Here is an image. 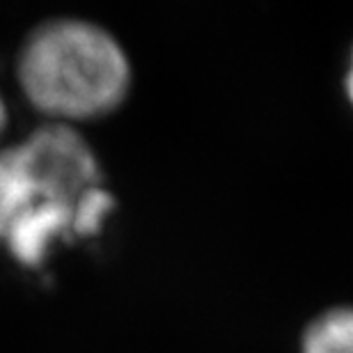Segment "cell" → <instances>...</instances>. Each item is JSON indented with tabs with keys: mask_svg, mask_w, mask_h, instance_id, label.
Listing matches in <instances>:
<instances>
[{
	"mask_svg": "<svg viewBox=\"0 0 353 353\" xmlns=\"http://www.w3.org/2000/svg\"><path fill=\"white\" fill-rule=\"evenodd\" d=\"M21 92L58 124L110 115L131 90V62L122 44L83 19H51L32 28L17 55Z\"/></svg>",
	"mask_w": 353,
	"mask_h": 353,
	"instance_id": "obj_2",
	"label": "cell"
},
{
	"mask_svg": "<svg viewBox=\"0 0 353 353\" xmlns=\"http://www.w3.org/2000/svg\"><path fill=\"white\" fill-rule=\"evenodd\" d=\"M344 94H347V101L353 110V46L349 51V60H347V72H344Z\"/></svg>",
	"mask_w": 353,
	"mask_h": 353,
	"instance_id": "obj_4",
	"label": "cell"
},
{
	"mask_svg": "<svg viewBox=\"0 0 353 353\" xmlns=\"http://www.w3.org/2000/svg\"><path fill=\"white\" fill-rule=\"evenodd\" d=\"M301 353H353V307H333L314 316L303 333Z\"/></svg>",
	"mask_w": 353,
	"mask_h": 353,
	"instance_id": "obj_3",
	"label": "cell"
},
{
	"mask_svg": "<svg viewBox=\"0 0 353 353\" xmlns=\"http://www.w3.org/2000/svg\"><path fill=\"white\" fill-rule=\"evenodd\" d=\"M7 105H5V101H3V97H0V138H3V133H5V129H7Z\"/></svg>",
	"mask_w": 353,
	"mask_h": 353,
	"instance_id": "obj_5",
	"label": "cell"
},
{
	"mask_svg": "<svg viewBox=\"0 0 353 353\" xmlns=\"http://www.w3.org/2000/svg\"><path fill=\"white\" fill-rule=\"evenodd\" d=\"M112 195L99 161L74 126L51 122L0 150V243L26 266L51 245L101 232Z\"/></svg>",
	"mask_w": 353,
	"mask_h": 353,
	"instance_id": "obj_1",
	"label": "cell"
}]
</instances>
